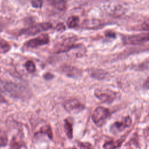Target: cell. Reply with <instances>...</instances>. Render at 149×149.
<instances>
[{
  "label": "cell",
  "instance_id": "1",
  "mask_svg": "<svg viewBox=\"0 0 149 149\" xmlns=\"http://www.w3.org/2000/svg\"><path fill=\"white\" fill-rule=\"evenodd\" d=\"M110 115L111 112L108 108L103 107H98L93 111L91 118L97 126L101 127L105 123Z\"/></svg>",
  "mask_w": 149,
  "mask_h": 149
},
{
  "label": "cell",
  "instance_id": "2",
  "mask_svg": "<svg viewBox=\"0 0 149 149\" xmlns=\"http://www.w3.org/2000/svg\"><path fill=\"white\" fill-rule=\"evenodd\" d=\"M76 40L75 36H70L63 38L55 45L54 51L56 53L70 51L77 45L75 44Z\"/></svg>",
  "mask_w": 149,
  "mask_h": 149
},
{
  "label": "cell",
  "instance_id": "3",
  "mask_svg": "<svg viewBox=\"0 0 149 149\" xmlns=\"http://www.w3.org/2000/svg\"><path fill=\"white\" fill-rule=\"evenodd\" d=\"M94 95L102 103L111 104L116 99V93L109 89H99L94 90Z\"/></svg>",
  "mask_w": 149,
  "mask_h": 149
},
{
  "label": "cell",
  "instance_id": "4",
  "mask_svg": "<svg viewBox=\"0 0 149 149\" xmlns=\"http://www.w3.org/2000/svg\"><path fill=\"white\" fill-rule=\"evenodd\" d=\"M52 27V23L42 22L32 25L23 31L22 34L27 36H34L37 33L47 31Z\"/></svg>",
  "mask_w": 149,
  "mask_h": 149
},
{
  "label": "cell",
  "instance_id": "5",
  "mask_svg": "<svg viewBox=\"0 0 149 149\" xmlns=\"http://www.w3.org/2000/svg\"><path fill=\"white\" fill-rule=\"evenodd\" d=\"M132 125V119L127 116L123 118L120 121H116L113 123L109 127L110 132L113 134L119 133Z\"/></svg>",
  "mask_w": 149,
  "mask_h": 149
},
{
  "label": "cell",
  "instance_id": "6",
  "mask_svg": "<svg viewBox=\"0 0 149 149\" xmlns=\"http://www.w3.org/2000/svg\"><path fill=\"white\" fill-rule=\"evenodd\" d=\"M123 42L125 44H137L148 40V34L141 33L133 35H127L123 37Z\"/></svg>",
  "mask_w": 149,
  "mask_h": 149
},
{
  "label": "cell",
  "instance_id": "7",
  "mask_svg": "<svg viewBox=\"0 0 149 149\" xmlns=\"http://www.w3.org/2000/svg\"><path fill=\"white\" fill-rule=\"evenodd\" d=\"M49 41V37L48 34L44 33L38 36L37 37L32 38L27 41L24 46L27 48H35L40 46H42L48 44Z\"/></svg>",
  "mask_w": 149,
  "mask_h": 149
},
{
  "label": "cell",
  "instance_id": "8",
  "mask_svg": "<svg viewBox=\"0 0 149 149\" xmlns=\"http://www.w3.org/2000/svg\"><path fill=\"white\" fill-rule=\"evenodd\" d=\"M65 109L70 113H78L84 108V105L77 99L72 98L68 100L64 104Z\"/></svg>",
  "mask_w": 149,
  "mask_h": 149
},
{
  "label": "cell",
  "instance_id": "9",
  "mask_svg": "<svg viewBox=\"0 0 149 149\" xmlns=\"http://www.w3.org/2000/svg\"><path fill=\"white\" fill-rule=\"evenodd\" d=\"M62 70L66 76L73 79H77L82 74V71L80 69L72 66H65Z\"/></svg>",
  "mask_w": 149,
  "mask_h": 149
},
{
  "label": "cell",
  "instance_id": "10",
  "mask_svg": "<svg viewBox=\"0 0 149 149\" xmlns=\"http://www.w3.org/2000/svg\"><path fill=\"white\" fill-rule=\"evenodd\" d=\"M10 149H27V145L23 139L19 136H15L10 140Z\"/></svg>",
  "mask_w": 149,
  "mask_h": 149
},
{
  "label": "cell",
  "instance_id": "11",
  "mask_svg": "<svg viewBox=\"0 0 149 149\" xmlns=\"http://www.w3.org/2000/svg\"><path fill=\"white\" fill-rule=\"evenodd\" d=\"M125 137H123L117 140H111L105 141L102 145L103 149H117L121 147L125 141Z\"/></svg>",
  "mask_w": 149,
  "mask_h": 149
},
{
  "label": "cell",
  "instance_id": "12",
  "mask_svg": "<svg viewBox=\"0 0 149 149\" xmlns=\"http://www.w3.org/2000/svg\"><path fill=\"white\" fill-rule=\"evenodd\" d=\"M65 133L69 139H72L73 137V123L68 119L64 120L63 125Z\"/></svg>",
  "mask_w": 149,
  "mask_h": 149
},
{
  "label": "cell",
  "instance_id": "13",
  "mask_svg": "<svg viewBox=\"0 0 149 149\" xmlns=\"http://www.w3.org/2000/svg\"><path fill=\"white\" fill-rule=\"evenodd\" d=\"M90 74L93 78L97 79H103L107 76V72L102 69H93L90 70Z\"/></svg>",
  "mask_w": 149,
  "mask_h": 149
},
{
  "label": "cell",
  "instance_id": "14",
  "mask_svg": "<svg viewBox=\"0 0 149 149\" xmlns=\"http://www.w3.org/2000/svg\"><path fill=\"white\" fill-rule=\"evenodd\" d=\"M45 134L48 136V137L52 140L53 139V134L51 130V127L49 125H45L42 127H41L40 129V130L36 133V134Z\"/></svg>",
  "mask_w": 149,
  "mask_h": 149
},
{
  "label": "cell",
  "instance_id": "15",
  "mask_svg": "<svg viewBox=\"0 0 149 149\" xmlns=\"http://www.w3.org/2000/svg\"><path fill=\"white\" fill-rule=\"evenodd\" d=\"M79 22V18L77 16H71L68 17L66 21V24L69 28L72 29L76 27Z\"/></svg>",
  "mask_w": 149,
  "mask_h": 149
},
{
  "label": "cell",
  "instance_id": "16",
  "mask_svg": "<svg viewBox=\"0 0 149 149\" xmlns=\"http://www.w3.org/2000/svg\"><path fill=\"white\" fill-rule=\"evenodd\" d=\"M51 5L56 9L60 10H64L66 9V4L64 1H51Z\"/></svg>",
  "mask_w": 149,
  "mask_h": 149
},
{
  "label": "cell",
  "instance_id": "17",
  "mask_svg": "<svg viewBox=\"0 0 149 149\" xmlns=\"http://www.w3.org/2000/svg\"><path fill=\"white\" fill-rule=\"evenodd\" d=\"M10 49L9 44L2 38H0V53H5Z\"/></svg>",
  "mask_w": 149,
  "mask_h": 149
},
{
  "label": "cell",
  "instance_id": "18",
  "mask_svg": "<svg viewBox=\"0 0 149 149\" xmlns=\"http://www.w3.org/2000/svg\"><path fill=\"white\" fill-rule=\"evenodd\" d=\"M8 137L7 134L3 130H0V147H5L8 144Z\"/></svg>",
  "mask_w": 149,
  "mask_h": 149
},
{
  "label": "cell",
  "instance_id": "19",
  "mask_svg": "<svg viewBox=\"0 0 149 149\" xmlns=\"http://www.w3.org/2000/svg\"><path fill=\"white\" fill-rule=\"evenodd\" d=\"M24 66L27 70V71L29 73H33L36 71V65L34 64V63L31 61V60H29L27 61L25 65H24Z\"/></svg>",
  "mask_w": 149,
  "mask_h": 149
},
{
  "label": "cell",
  "instance_id": "20",
  "mask_svg": "<svg viewBox=\"0 0 149 149\" xmlns=\"http://www.w3.org/2000/svg\"><path fill=\"white\" fill-rule=\"evenodd\" d=\"M77 144L81 149H94L93 146L88 142L78 141Z\"/></svg>",
  "mask_w": 149,
  "mask_h": 149
},
{
  "label": "cell",
  "instance_id": "21",
  "mask_svg": "<svg viewBox=\"0 0 149 149\" xmlns=\"http://www.w3.org/2000/svg\"><path fill=\"white\" fill-rule=\"evenodd\" d=\"M55 30L59 32H63L66 30V26L63 23H58L55 27Z\"/></svg>",
  "mask_w": 149,
  "mask_h": 149
},
{
  "label": "cell",
  "instance_id": "22",
  "mask_svg": "<svg viewBox=\"0 0 149 149\" xmlns=\"http://www.w3.org/2000/svg\"><path fill=\"white\" fill-rule=\"evenodd\" d=\"M31 5L35 8H40L42 6V2L41 1H33L31 2Z\"/></svg>",
  "mask_w": 149,
  "mask_h": 149
},
{
  "label": "cell",
  "instance_id": "23",
  "mask_svg": "<svg viewBox=\"0 0 149 149\" xmlns=\"http://www.w3.org/2000/svg\"><path fill=\"white\" fill-rule=\"evenodd\" d=\"M43 77L45 79V80H51L52 79H53L54 77V76L53 74L51 73H49V72H47V73H45L43 75Z\"/></svg>",
  "mask_w": 149,
  "mask_h": 149
},
{
  "label": "cell",
  "instance_id": "24",
  "mask_svg": "<svg viewBox=\"0 0 149 149\" xmlns=\"http://www.w3.org/2000/svg\"><path fill=\"white\" fill-rule=\"evenodd\" d=\"M141 29L144 31H148V20H147L146 22H144L141 24Z\"/></svg>",
  "mask_w": 149,
  "mask_h": 149
},
{
  "label": "cell",
  "instance_id": "25",
  "mask_svg": "<svg viewBox=\"0 0 149 149\" xmlns=\"http://www.w3.org/2000/svg\"><path fill=\"white\" fill-rule=\"evenodd\" d=\"M105 36H106V37H107L108 38H115L116 37V34L112 31H107L105 33Z\"/></svg>",
  "mask_w": 149,
  "mask_h": 149
},
{
  "label": "cell",
  "instance_id": "26",
  "mask_svg": "<svg viewBox=\"0 0 149 149\" xmlns=\"http://www.w3.org/2000/svg\"><path fill=\"white\" fill-rule=\"evenodd\" d=\"M3 101V97L0 95V101Z\"/></svg>",
  "mask_w": 149,
  "mask_h": 149
},
{
  "label": "cell",
  "instance_id": "27",
  "mask_svg": "<svg viewBox=\"0 0 149 149\" xmlns=\"http://www.w3.org/2000/svg\"><path fill=\"white\" fill-rule=\"evenodd\" d=\"M70 149V148H69ZM70 149H75V148H70Z\"/></svg>",
  "mask_w": 149,
  "mask_h": 149
}]
</instances>
